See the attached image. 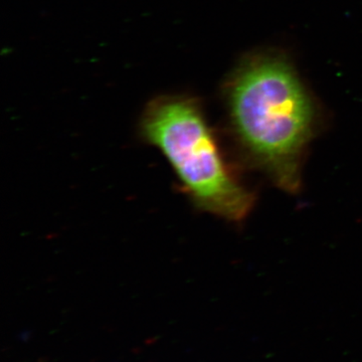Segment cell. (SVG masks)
Segmentation results:
<instances>
[{"mask_svg": "<svg viewBox=\"0 0 362 362\" xmlns=\"http://www.w3.org/2000/svg\"><path fill=\"white\" fill-rule=\"evenodd\" d=\"M228 100L243 144L283 189L297 190L313 110L296 75L278 59H259L235 76Z\"/></svg>", "mask_w": 362, "mask_h": 362, "instance_id": "1", "label": "cell"}, {"mask_svg": "<svg viewBox=\"0 0 362 362\" xmlns=\"http://www.w3.org/2000/svg\"><path fill=\"white\" fill-rule=\"evenodd\" d=\"M140 133L166 157L199 209L230 221L247 216L252 195L226 166L197 100L185 95L154 98L143 112Z\"/></svg>", "mask_w": 362, "mask_h": 362, "instance_id": "2", "label": "cell"}]
</instances>
